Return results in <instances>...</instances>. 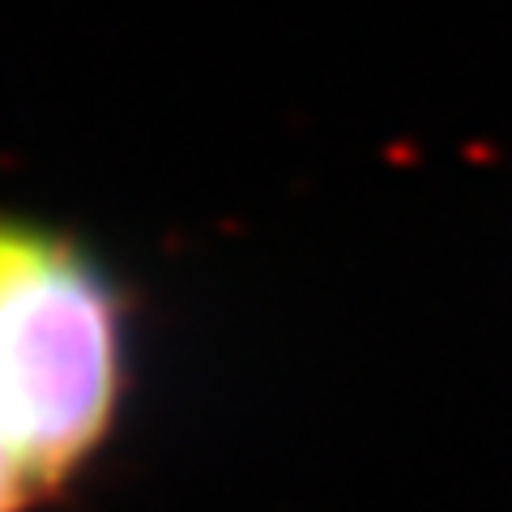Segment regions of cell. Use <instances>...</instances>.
Masks as SVG:
<instances>
[{
	"label": "cell",
	"instance_id": "obj_1",
	"mask_svg": "<svg viewBox=\"0 0 512 512\" xmlns=\"http://www.w3.org/2000/svg\"><path fill=\"white\" fill-rule=\"evenodd\" d=\"M120 303L90 256L0 218V440L52 483L82 461L116 410Z\"/></svg>",
	"mask_w": 512,
	"mask_h": 512
},
{
	"label": "cell",
	"instance_id": "obj_2",
	"mask_svg": "<svg viewBox=\"0 0 512 512\" xmlns=\"http://www.w3.org/2000/svg\"><path fill=\"white\" fill-rule=\"evenodd\" d=\"M35 478L26 474V466L13 457V448L0 440V512H13L18 504H26L35 495Z\"/></svg>",
	"mask_w": 512,
	"mask_h": 512
}]
</instances>
